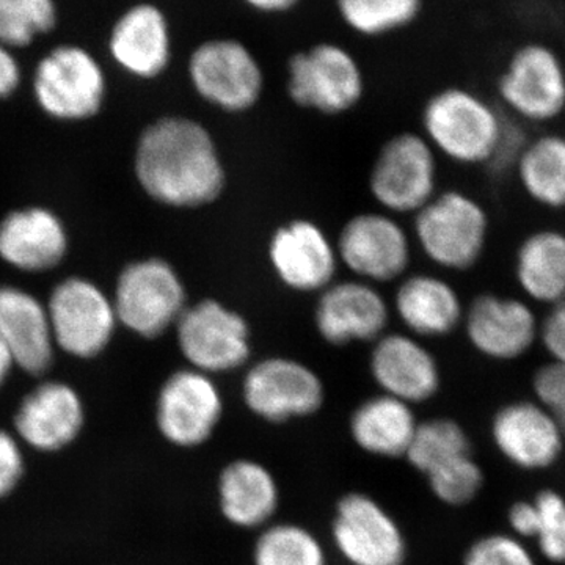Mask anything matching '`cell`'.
<instances>
[{"instance_id":"cell-19","label":"cell","mask_w":565,"mask_h":565,"mask_svg":"<svg viewBox=\"0 0 565 565\" xmlns=\"http://www.w3.org/2000/svg\"><path fill=\"white\" fill-rule=\"evenodd\" d=\"M371 379L381 392L411 405L427 403L441 388V367L426 343L407 332H386L371 344Z\"/></svg>"},{"instance_id":"cell-17","label":"cell","mask_w":565,"mask_h":565,"mask_svg":"<svg viewBox=\"0 0 565 565\" xmlns=\"http://www.w3.org/2000/svg\"><path fill=\"white\" fill-rule=\"evenodd\" d=\"M392 315V303L379 286L349 278L337 280L318 294L313 323L323 343L345 348L375 343L388 332Z\"/></svg>"},{"instance_id":"cell-1","label":"cell","mask_w":565,"mask_h":565,"mask_svg":"<svg viewBox=\"0 0 565 565\" xmlns=\"http://www.w3.org/2000/svg\"><path fill=\"white\" fill-rule=\"evenodd\" d=\"M134 173L141 191L170 210L212 206L228 188V170L214 134L185 115H166L141 131Z\"/></svg>"},{"instance_id":"cell-12","label":"cell","mask_w":565,"mask_h":565,"mask_svg":"<svg viewBox=\"0 0 565 565\" xmlns=\"http://www.w3.org/2000/svg\"><path fill=\"white\" fill-rule=\"evenodd\" d=\"M225 416L217 379L184 366L167 375L156 396V429L178 449H199L210 444Z\"/></svg>"},{"instance_id":"cell-32","label":"cell","mask_w":565,"mask_h":565,"mask_svg":"<svg viewBox=\"0 0 565 565\" xmlns=\"http://www.w3.org/2000/svg\"><path fill=\"white\" fill-rule=\"evenodd\" d=\"M473 455L463 427L449 418L419 422L404 459L424 478L460 457Z\"/></svg>"},{"instance_id":"cell-27","label":"cell","mask_w":565,"mask_h":565,"mask_svg":"<svg viewBox=\"0 0 565 565\" xmlns=\"http://www.w3.org/2000/svg\"><path fill=\"white\" fill-rule=\"evenodd\" d=\"M418 424L414 405L379 393L353 408L348 427L353 445L364 455L404 459Z\"/></svg>"},{"instance_id":"cell-16","label":"cell","mask_w":565,"mask_h":565,"mask_svg":"<svg viewBox=\"0 0 565 565\" xmlns=\"http://www.w3.org/2000/svg\"><path fill=\"white\" fill-rule=\"evenodd\" d=\"M267 263L281 286L297 294H321L337 281V244L318 222L296 217L280 223L266 245Z\"/></svg>"},{"instance_id":"cell-28","label":"cell","mask_w":565,"mask_h":565,"mask_svg":"<svg viewBox=\"0 0 565 565\" xmlns=\"http://www.w3.org/2000/svg\"><path fill=\"white\" fill-rule=\"evenodd\" d=\"M514 277L523 299L546 307L565 300V232L541 228L519 244Z\"/></svg>"},{"instance_id":"cell-24","label":"cell","mask_w":565,"mask_h":565,"mask_svg":"<svg viewBox=\"0 0 565 565\" xmlns=\"http://www.w3.org/2000/svg\"><path fill=\"white\" fill-rule=\"evenodd\" d=\"M68 243L65 223L47 207H21L0 222V259L22 273L54 269L65 258Z\"/></svg>"},{"instance_id":"cell-25","label":"cell","mask_w":565,"mask_h":565,"mask_svg":"<svg viewBox=\"0 0 565 565\" xmlns=\"http://www.w3.org/2000/svg\"><path fill=\"white\" fill-rule=\"evenodd\" d=\"M0 338L24 373L44 375L55 356L46 305L18 286L0 285Z\"/></svg>"},{"instance_id":"cell-39","label":"cell","mask_w":565,"mask_h":565,"mask_svg":"<svg viewBox=\"0 0 565 565\" xmlns=\"http://www.w3.org/2000/svg\"><path fill=\"white\" fill-rule=\"evenodd\" d=\"M25 475V456L17 435L0 427V500L20 487Z\"/></svg>"},{"instance_id":"cell-13","label":"cell","mask_w":565,"mask_h":565,"mask_svg":"<svg viewBox=\"0 0 565 565\" xmlns=\"http://www.w3.org/2000/svg\"><path fill=\"white\" fill-rule=\"evenodd\" d=\"M338 258L352 278L386 285L403 280L411 269L414 241L394 215L364 211L352 215L338 234Z\"/></svg>"},{"instance_id":"cell-15","label":"cell","mask_w":565,"mask_h":565,"mask_svg":"<svg viewBox=\"0 0 565 565\" xmlns=\"http://www.w3.org/2000/svg\"><path fill=\"white\" fill-rule=\"evenodd\" d=\"M46 307L55 348L74 359L102 355L120 326L109 294L87 278L58 282Z\"/></svg>"},{"instance_id":"cell-10","label":"cell","mask_w":565,"mask_h":565,"mask_svg":"<svg viewBox=\"0 0 565 565\" xmlns=\"http://www.w3.org/2000/svg\"><path fill=\"white\" fill-rule=\"evenodd\" d=\"M367 191L381 211L415 215L438 193V156L422 132L388 137L379 148Z\"/></svg>"},{"instance_id":"cell-42","label":"cell","mask_w":565,"mask_h":565,"mask_svg":"<svg viewBox=\"0 0 565 565\" xmlns=\"http://www.w3.org/2000/svg\"><path fill=\"white\" fill-rule=\"evenodd\" d=\"M509 523L516 534L533 537L535 512L533 501H519L509 511Z\"/></svg>"},{"instance_id":"cell-20","label":"cell","mask_w":565,"mask_h":565,"mask_svg":"<svg viewBox=\"0 0 565 565\" xmlns=\"http://www.w3.org/2000/svg\"><path fill=\"white\" fill-rule=\"evenodd\" d=\"M85 426V405L74 386L44 381L18 405L13 429L22 446L54 455L73 445Z\"/></svg>"},{"instance_id":"cell-31","label":"cell","mask_w":565,"mask_h":565,"mask_svg":"<svg viewBox=\"0 0 565 565\" xmlns=\"http://www.w3.org/2000/svg\"><path fill=\"white\" fill-rule=\"evenodd\" d=\"M334 7L349 31L364 39H381L415 24L424 0H334Z\"/></svg>"},{"instance_id":"cell-6","label":"cell","mask_w":565,"mask_h":565,"mask_svg":"<svg viewBox=\"0 0 565 565\" xmlns=\"http://www.w3.org/2000/svg\"><path fill=\"white\" fill-rule=\"evenodd\" d=\"M173 330L185 366L217 379L250 364V322L215 297L189 303Z\"/></svg>"},{"instance_id":"cell-22","label":"cell","mask_w":565,"mask_h":565,"mask_svg":"<svg viewBox=\"0 0 565 565\" xmlns=\"http://www.w3.org/2000/svg\"><path fill=\"white\" fill-rule=\"evenodd\" d=\"M215 497L222 519L244 531H262L275 522L281 504L277 476L259 460L241 457L225 463Z\"/></svg>"},{"instance_id":"cell-4","label":"cell","mask_w":565,"mask_h":565,"mask_svg":"<svg viewBox=\"0 0 565 565\" xmlns=\"http://www.w3.org/2000/svg\"><path fill=\"white\" fill-rule=\"evenodd\" d=\"M503 111L522 125H546L565 114V61L550 43L530 40L505 58L497 77Z\"/></svg>"},{"instance_id":"cell-7","label":"cell","mask_w":565,"mask_h":565,"mask_svg":"<svg viewBox=\"0 0 565 565\" xmlns=\"http://www.w3.org/2000/svg\"><path fill=\"white\" fill-rule=\"evenodd\" d=\"M193 93L207 106L228 115H243L262 103L266 73L244 41L214 36L196 44L188 61Z\"/></svg>"},{"instance_id":"cell-9","label":"cell","mask_w":565,"mask_h":565,"mask_svg":"<svg viewBox=\"0 0 565 565\" xmlns=\"http://www.w3.org/2000/svg\"><path fill=\"white\" fill-rule=\"evenodd\" d=\"M241 397L255 418L286 424L319 414L327 386L321 374L302 360L270 355L245 367Z\"/></svg>"},{"instance_id":"cell-35","label":"cell","mask_w":565,"mask_h":565,"mask_svg":"<svg viewBox=\"0 0 565 565\" xmlns=\"http://www.w3.org/2000/svg\"><path fill=\"white\" fill-rule=\"evenodd\" d=\"M534 539L546 559L565 563V500L553 490L534 498Z\"/></svg>"},{"instance_id":"cell-5","label":"cell","mask_w":565,"mask_h":565,"mask_svg":"<svg viewBox=\"0 0 565 565\" xmlns=\"http://www.w3.org/2000/svg\"><path fill=\"white\" fill-rule=\"evenodd\" d=\"M286 93L300 109L338 117L363 102L366 76L351 50L333 41H321L289 57Z\"/></svg>"},{"instance_id":"cell-26","label":"cell","mask_w":565,"mask_h":565,"mask_svg":"<svg viewBox=\"0 0 565 565\" xmlns=\"http://www.w3.org/2000/svg\"><path fill=\"white\" fill-rule=\"evenodd\" d=\"M492 435L501 455L525 470L550 467L563 451L564 435L555 419L530 401L504 405L494 415Z\"/></svg>"},{"instance_id":"cell-29","label":"cell","mask_w":565,"mask_h":565,"mask_svg":"<svg viewBox=\"0 0 565 565\" xmlns=\"http://www.w3.org/2000/svg\"><path fill=\"white\" fill-rule=\"evenodd\" d=\"M520 188L545 210H565V136L548 132L527 141L514 170Z\"/></svg>"},{"instance_id":"cell-41","label":"cell","mask_w":565,"mask_h":565,"mask_svg":"<svg viewBox=\"0 0 565 565\" xmlns=\"http://www.w3.org/2000/svg\"><path fill=\"white\" fill-rule=\"evenodd\" d=\"M21 66L10 47L0 43V99L9 98L21 84Z\"/></svg>"},{"instance_id":"cell-37","label":"cell","mask_w":565,"mask_h":565,"mask_svg":"<svg viewBox=\"0 0 565 565\" xmlns=\"http://www.w3.org/2000/svg\"><path fill=\"white\" fill-rule=\"evenodd\" d=\"M537 403L555 419L565 438V364L548 363L534 375Z\"/></svg>"},{"instance_id":"cell-14","label":"cell","mask_w":565,"mask_h":565,"mask_svg":"<svg viewBox=\"0 0 565 565\" xmlns=\"http://www.w3.org/2000/svg\"><path fill=\"white\" fill-rule=\"evenodd\" d=\"M330 537L348 565H405L408 542L396 516L366 492L344 493L334 504Z\"/></svg>"},{"instance_id":"cell-44","label":"cell","mask_w":565,"mask_h":565,"mask_svg":"<svg viewBox=\"0 0 565 565\" xmlns=\"http://www.w3.org/2000/svg\"><path fill=\"white\" fill-rule=\"evenodd\" d=\"M13 367H17L13 356H11L9 348H7V344L3 343L2 338H0V388L9 381Z\"/></svg>"},{"instance_id":"cell-30","label":"cell","mask_w":565,"mask_h":565,"mask_svg":"<svg viewBox=\"0 0 565 565\" xmlns=\"http://www.w3.org/2000/svg\"><path fill=\"white\" fill-rule=\"evenodd\" d=\"M253 565H329V553L315 531L294 522H274L256 535Z\"/></svg>"},{"instance_id":"cell-8","label":"cell","mask_w":565,"mask_h":565,"mask_svg":"<svg viewBox=\"0 0 565 565\" xmlns=\"http://www.w3.org/2000/svg\"><path fill=\"white\" fill-rule=\"evenodd\" d=\"M111 300L120 326L143 340L169 333L191 303L177 267L159 256L122 267Z\"/></svg>"},{"instance_id":"cell-18","label":"cell","mask_w":565,"mask_h":565,"mask_svg":"<svg viewBox=\"0 0 565 565\" xmlns=\"http://www.w3.org/2000/svg\"><path fill=\"white\" fill-rule=\"evenodd\" d=\"M462 327L476 352L497 362H512L537 343L541 318L523 297L484 292L465 307Z\"/></svg>"},{"instance_id":"cell-11","label":"cell","mask_w":565,"mask_h":565,"mask_svg":"<svg viewBox=\"0 0 565 565\" xmlns=\"http://www.w3.org/2000/svg\"><path fill=\"white\" fill-rule=\"evenodd\" d=\"M33 96L41 110L57 121H84L102 110L107 81L95 55L76 44L47 52L33 71Z\"/></svg>"},{"instance_id":"cell-33","label":"cell","mask_w":565,"mask_h":565,"mask_svg":"<svg viewBox=\"0 0 565 565\" xmlns=\"http://www.w3.org/2000/svg\"><path fill=\"white\" fill-rule=\"evenodd\" d=\"M57 24L55 0H0V43L25 47Z\"/></svg>"},{"instance_id":"cell-23","label":"cell","mask_w":565,"mask_h":565,"mask_svg":"<svg viewBox=\"0 0 565 565\" xmlns=\"http://www.w3.org/2000/svg\"><path fill=\"white\" fill-rule=\"evenodd\" d=\"M465 307L467 305L452 282L427 273L405 275L392 302V311L405 332L423 341L455 333L462 327Z\"/></svg>"},{"instance_id":"cell-2","label":"cell","mask_w":565,"mask_h":565,"mask_svg":"<svg viewBox=\"0 0 565 565\" xmlns=\"http://www.w3.org/2000/svg\"><path fill=\"white\" fill-rule=\"evenodd\" d=\"M508 115L481 93L449 85L433 93L422 110V134L437 156L463 167H487Z\"/></svg>"},{"instance_id":"cell-21","label":"cell","mask_w":565,"mask_h":565,"mask_svg":"<svg viewBox=\"0 0 565 565\" xmlns=\"http://www.w3.org/2000/svg\"><path fill=\"white\" fill-rule=\"evenodd\" d=\"M110 57L139 81L161 77L172 63L173 35L161 7L140 2L122 11L109 36Z\"/></svg>"},{"instance_id":"cell-3","label":"cell","mask_w":565,"mask_h":565,"mask_svg":"<svg viewBox=\"0 0 565 565\" xmlns=\"http://www.w3.org/2000/svg\"><path fill=\"white\" fill-rule=\"evenodd\" d=\"M490 237L484 204L457 189L438 191L414 215V239L419 252L446 273H467L481 262Z\"/></svg>"},{"instance_id":"cell-43","label":"cell","mask_w":565,"mask_h":565,"mask_svg":"<svg viewBox=\"0 0 565 565\" xmlns=\"http://www.w3.org/2000/svg\"><path fill=\"white\" fill-rule=\"evenodd\" d=\"M247 9L263 14H285L300 6L302 0H241Z\"/></svg>"},{"instance_id":"cell-40","label":"cell","mask_w":565,"mask_h":565,"mask_svg":"<svg viewBox=\"0 0 565 565\" xmlns=\"http://www.w3.org/2000/svg\"><path fill=\"white\" fill-rule=\"evenodd\" d=\"M539 343L544 345L553 363L565 364V300L550 307L541 318Z\"/></svg>"},{"instance_id":"cell-36","label":"cell","mask_w":565,"mask_h":565,"mask_svg":"<svg viewBox=\"0 0 565 565\" xmlns=\"http://www.w3.org/2000/svg\"><path fill=\"white\" fill-rule=\"evenodd\" d=\"M463 565H535L533 556L511 535L492 534L478 539L468 548Z\"/></svg>"},{"instance_id":"cell-34","label":"cell","mask_w":565,"mask_h":565,"mask_svg":"<svg viewBox=\"0 0 565 565\" xmlns=\"http://www.w3.org/2000/svg\"><path fill=\"white\" fill-rule=\"evenodd\" d=\"M426 479L438 501L448 505H465L478 497L484 482V475L473 455H470L438 468L434 473L426 476Z\"/></svg>"},{"instance_id":"cell-38","label":"cell","mask_w":565,"mask_h":565,"mask_svg":"<svg viewBox=\"0 0 565 565\" xmlns=\"http://www.w3.org/2000/svg\"><path fill=\"white\" fill-rule=\"evenodd\" d=\"M530 139L531 137L527 136L525 126L508 117L503 134H501L500 141H498L497 150H494L492 159H490L489 166L486 169L492 172L494 177L514 174L520 156H522Z\"/></svg>"}]
</instances>
